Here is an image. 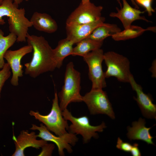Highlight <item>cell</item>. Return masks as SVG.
Wrapping results in <instances>:
<instances>
[{"label": "cell", "instance_id": "obj_1", "mask_svg": "<svg viewBox=\"0 0 156 156\" xmlns=\"http://www.w3.org/2000/svg\"><path fill=\"white\" fill-rule=\"evenodd\" d=\"M26 40L33 51L31 61L24 64L25 73L35 78L40 74L53 71L56 68L53 56V49L42 36L27 35Z\"/></svg>", "mask_w": 156, "mask_h": 156}, {"label": "cell", "instance_id": "obj_2", "mask_svg": "<svg viewBox=\"0 0 156 156\" xmlns=\"http://www.w3.org/2000/svg\"><path fill=\"white\" fill-rule=\"evenodd\" d=\"M24 8H19L12 0H3L0 5V25L5 23L3 17L8 18V21L10 33L17 36L16 41L25 42L29 28L32 24L25 16Z\"/></svg>", "mask_w": 156, "mask_h": 156}, {"label": "cell", "instance_id": "obj_3", "mask_svg": "<svg viewBox=\"0 0 156 156\" xmlns=\"http://www.w3.org/2000/svg\"><path fill=\"white\" fill-rule=\"evenodd\" d=\"M80 84L81 74L75 69L73 63L70 62L66 66L64 84L57 94L59 106L62 111L67 109L70 103L82 102Z\"/></svg>", "mask_w": 156, "mask_h": 156}, {"label": "cell", "instance_id": "obj_4", "mask_svg": "<svg viewBox=\"0 0 156 156\" xmlns=\"http://www.w3.org/2000/svg\"><path fill=\"white\" fill-rule=\"evenodd\" d=\"M62 114L66 120H69L71 122V124L68 126L67 130L68 132L76 135H81L84 144L89 142L92 138H98L99 136L97 132H102L107 127L103 122L99 125H92L87 116L75 117L67 109L63 111Z\"/></svg>", "mask_w": 156, "mask_h": 156}, {"label": "cell", "instance_id": "obj_5", "mask_svg": "<svg viewBox=\"0 0 156 156\" xmlns=\"http://www.w3.org/2000/svg\"><path fill=\"white\" fill-rule=\"evenodd\" d=\"M62 112L59 106L57 93L55 91L51 108L48 114L42 115L38 111L32 110L29 114L42 122L49 131L56 135L60 136L67 132L69 126L67 120L63 116Z\"/></svg>", "mask_w": 156, "mask_h": 156}, {"label": "cell", "instance_id": "obj_6", "mask_svg": "<svg viewBox=\"0 0 156 156\" xmlns=\"http://www.w3.org/2000/svg\"><path fill=\"white\" fill-rule=\"evenodd\" d=\"M103 60L107 67L104 72L106 78L114 77L120 82H129L132 74L130 62L127 57L114 51H109L104 53Z\"/></svg>", "mask_w": 156, "mask_h": 156}, {"label": "cell", "instance_id": "obj_7", "mask_svg": "<svg viewBox=\"0 0 156 156\" xmlns=\"http://www.w3.org/2000/svg\"><path fill=\"white\" fill-rule=\"evenodd\" d=\"M104 53L101 48L96 49L82 57L89 68L88 76L92 83V90L103 89L106 86L102 67Z\"/></svg>", "mask_w": 156, "mask_h": 156}, {"label": "cell", "instance_id": "obj_8", "mask_svg": "<svg viewBox=\"0 0 156 156\" xmlns=\"http://www.w3.org/2000/svg\"><path fill=\"white\" fill-rule=\"evenodd\" d=\"M82 101L87 105L90 114H105L112 119L115 118L107 94L103 89H91L82 96Z\"/></svg>", "mask_w": 156, "mask_h": 156}, {"label": "cell", "instance_id": "obj_9", "mask_svg": "<svg viewBox=\"0 0 156 156\" xmlns=\"http://www.w3.org/2000/svg\"><path fill=\"white\" fill-rule=\"evenodd\" d=\"M31 130H37L39 131L37 137L41 138L47 142H53L58 148L59 155L60 156L65 155L64 150L70 153L73 152L72 146H75L78 141V138L76 135L67 132L60 136L55 135L52 133L42 123L38 126L32 124Z\"/></svg>", "mask_w": 156, "mask_h": 156}, {"label": "cell", "instance_id": "obj_10", "mask_svg": "<svg viewBox=\"0 0 156 156\" xmlns=\"http://www.w3.org/2000/svg\"><path fill=\"white\" fill-rule=\"evenodd\" d=\"M103 9L102 6H96L90 1L81 2L67 18L66 25H78L97 21L101 17Z\"/></svg>", "mask_w": 156, "mask_h": 156}, {"label": "cell", "instance_id": "obj_11", "mask_svg": "<svg viewBox=\"0 0 156 156\" xmlns=\"http://www.w3.org/2000/svg\"><path fill=\"white\" fill-rule=\"evenodd\" d=\"M33 51L32 47L28 44L15 50H8L4 58L7 60L12 70V75L11 79V84L16 86L18 85V77L23 76V66L21 60L23 57Z\"/></svg>", "mask_w": 156, "mask_h": 156}, {"label": "cell", "instance_id": "obj_12", "mask_svg": "<svg viewBox=\"0 0 156 156\" xmlns=\"http://www.w3.org/2000/svg\"><path fill=\"white\" fill-rule=\"evenodd\" d=\"M132 89L136 93V97H133L140 107L142 113L145 117L156 119V105L154 104L150 96L143 91L141 86L138 83L132 74L129 77V82Z\"/></svg>", "mask_w": 156, "mask_h": 156}, {"label": "cell", "instance_id": "obj_13", "mask_svg": "<svg viewBox=\"0 0 156 156\" xmlns=\"http://www.w3.org/2000/svg\"><path fill=\"white\" fill-rule=\"evenodd\" d=\"M37 135L35 132L29 133L27 130H23L16 138L14 135L13 140L15 149L12 156H25V150L29 147L39 149L47 144V142L43 139H37Z\"/></svg>", "mask_w": 156, "mask_h": 156}, {"label": "cell", "instance_id": "obj_14", "mask_svg": "<svg viewBox=\"0 0 156 156\" xmlns=\"http://www.w3.org/2000/svg\"><path fill=\"white\" fill-rule=\"evenodd\" d=\"M105 19L101 17L98 20L92 22L73 25L66 26L67 37L74 44L87 38L97 27L104 24Z\"/></svg>", "mask_w": 156, "mask_h": 156}, {"label": "cell", "instance_id": "obj_15", "mask_svg": "<svg viewBox=\"0 0 156 156\" xmlns=\"http://www.w3.org/2000/svg\"><path fill=\"white\" fill-rule=\"evenodd\" d=\"M122 7L119 9L116 8L117 12H112L109 14L110 16L118 18L121 22L125 29L129 27L131 23L136 20H142L147 22H150L145 17L141 16L144 13L138 9L133 8L128 3L126 0H122Z\"/></svg>", "mask_w": 156, "mask_h": 156}, {"label": "cell", "instance_id": "obj_16", "mask_svg": "<svg viewBox=\"0 0 156 156\" xmlns=\"http://www.w3.org/2000/svg\"><path fill=\"white\" fill-rule=\"evenodd\" d=\"M146 123L145 119L141 118H140L138 121L133 122L132 127L129 126L127 127V137L131 141L140 140L148 144L155 145L152 140L154 137L151 136L150 133L152 127H147L145 126Z\"/></svg>", "mask_w": 156, "mask_h": 156}, {"label": "cell", "instance_id": "obj_17", "mask_svg": "<svg viewBox=\"0 0 156 156\" xmlns=\"http://www.w3.org/2000/svg\"><path fill=\"white\" fill-rule=\"evenodd\" d=\"M32 26L38 31L48 33L55 32L58 28L56 21L49 14L36 12L30 20Z\"/></svg>", "mask_w": 156, "mask_h": 156}, {"label": "cell", "instance_id": "obj_18", "mask_svg": "<svg viewBox=\"0 0 156 156\" xmlns=\"http://www.w3.org/2000/svg\"><path fill=\"white\" fill-rule=\"evenodd\" d=\"M74 43L66 38L59 41L57 45L53 49V56L56 68H59L62 66L64 59L72 55Z\"/></svg>", "mask_w": 156, "mask_h": 156}, {"label": "cell", "instance_id": "obj_19", "mask_svg": "<svg viewBox=\"0 0 156 156\" xmlns=\"http://www.w3.org/2000/svg\"><path fill=\"white\" fill-rule=\"evenodd\" d=\"M121 31V29L116 25L105 23L96 28L86 38L103 42L106 38Z\"/></svg>", "mask_w": 156, "mask_h": 156}, {"label": "cell", "instance_id": "obj_20", "mask_svg": "<svg viewBox=\"0 0 156 156\" xmlns=\"http://www.w3.org/2000/svg\"><path fill=\"white\" fill-rule=\"evenodd\" d=\"M155 27H149L147 29H144L140 26L131 25L123 31H121L112 35L111 37L115 41L126 40L135 38L147 30L155 31L156 29Z\"/></svg>", "mask_w": 156, "mask_h": 156}, {"label": "cell", "instance_id": "obj_21", "mask_svg": "<svg viewBox=\"0 0 156 156\" xmlns=\"http://www.w3.org/2000/svg\"><path fill=\"white\" fill-rule=\"evenodd\" d=\"M103 42L97 41L87 38L84 39L77 43L73 48L72 55L83 57L88 53L101 48Z\"/></svg>", "mask_w": 156, "mask_h": 156}, {"label": "cell", "instance_id": "obj_22", "mask_svg": "<svg viewBox=\"0 0 156 156\" xmlns=\"http://www.w3.org/2000/svg\"><path fill=\"white\" fill-rule=\"evenodd\" d=\"M16 40L17 36L15 34L10 33L4 36L3 32L0 29V69L3 68L5 64L4 60L5 53Z\"/></svg>", "mask_w": 156, "mask_h": 156}, {"label": "cell", "instance_id": "obj_23", "mask_svg": "<svg viewBox=\"0 0 156 156\" xmlns=\"http://www.w3.org/2000/svg\"><path fill=\"white\" fill-rule=\"evenodd\" d=\"M9 64L5 63L3 68L0 70V99L2 89L5 82L10 77L11 73Z\"/></svg>", "mask_w": 156, "mask_h": 156}, {"label": "cell", "instance_id": "obj_24", "mask_svg": "<svg viewBox=\"0 0 156 156\" xmlns=\"http://www.w3.org/2000/svg\"><path fill=\"white\" fill-rule=\"evenodd\" d=\"M116 147L120 150L126 152H129L131 149L132 145L129 143L124 142L119 137H118Z\"/></svg>", "mask_w": 156, "mask_h": 156}, {"label": "cell", "instance_id": "obj_25", "mask_svg": "<svg viewBox=\"0 0 156 156\" xmlns=\"http://www.w3.org/2000/svg\"><path fill=\"white\" fill-rule=\"evenodd\" d=\"M41 148L42 151L38 156H51L55 148V145L53 144H48L47 143Z\"/></svg>", "mask_w": 156, "mask_h": 156}, {"label": "cell", "instance_id": "obj_26", "mask_svg": "<svg viewBox=\"0 0 156 156\" xmlns=\"http://www.w3.org/2000/svg\"><path fill=\"white\" fill-rule=\"evenodd\" d=\"M138 3L144 6L148 12V15L151 16L152 13L155 12L152 8L151 3L152 0H136Z\"/></svg>", "mask_w": 156, "mask_h": 156}, {"label": "cell", "instance_id": "obj_27", "mask_svg": "<svg viewBox=\"0 0 156 156\" xmlns=\"http://www.w3.org/2000/svg\"><path fill=\"white\" fill-rule=\"evenodd\" d=\"M133 156H141V154L138 147V144L135 143L132 145V147L130 152Z\"/></svg>", "mask_w": 156, "mask_h": 156}, {"label": "cell", "instance_id": "obj_28", "mask_svg": "<svg viewBox=\"0 0 156 156\" xmlns=\"http://www.w3.org/2000/svg\"><path fill=\"white\" fill-rule=\"evenodd\" d=\"M156 61L154 60L153 62L152 66L150 68V71L152 73V76L153 78H156Z\"/></svg>", "mask_w": 156, "mask_h": 156}, {"label": "cell", "instance_id": "obj_29", "mask_svg": "<svg viewBox=\"0 0 156 156\" xmlns=\"http://www.w3.org/2000/svg\"><path fill=\"white\" fill-rule=\"evenodd\" d=\"M132 4L136 8L138 9L139 8V7L138 6V5H137V4L135 2L134 0H130ZM117 1H118V3L120 4L121 8L122 7V4L120 2V0H117Z\"/></svg>", "mask_w": 156, "mask_h": 156}, {"label": "cell", "instance_id": "obj_30", "mask_svg": "<svg viewBox=\"0 0 156 156\" xmlns=\"http://www.w3.org/2000/svg\"><path fill=\"white\" fill-rule=\"evenodd\" d=\"M14 3L18 5L19 4L21 3L23 0H12Z\"/></svg>", "mask_w": 156, "mask_h": 156}, {"label": "cell", "instance_id": "obj_31", "mask_svg": "<svg viewBox=\"0 0 156 156\" xmlns=\"http://www.w3.org/2000/svg\"><path fill=\"white\" fill-rule=\"evenodd\" d=\"M89 1H90V0H81V2L83 3H84Z\"/></svg>", "mask_w": 156, "mask_h": 156}, {"label": "cell", "instance_id": "obj_32", "mask_svg": "<svg viewBox=\"0 0 156 156\" xmlns=\"http://www.w3.org/2000/svg\"><path fill=\"white\" fill-rule=\"evenodd\" d=\"M3 0H0V5H1L3 2Z\"/></svg>", "mask_w": 156, "mask_h": 156}, {"label": "cell", "instance_id": "obj_33", "mask_svg": "<svg viewBox=\"0 0 156 156\" xmlns=\"http://www.w3.org/2000/svg\"><path fill=\"white\" fill-rule=\"evenodd\" d=\"M29 0H25V1H28Z\"/></svg>", "mask_w": 156, "mask_h": 156}]
</instances>
